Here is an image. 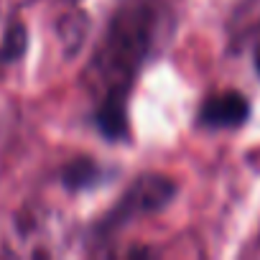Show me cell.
Returning a JSON list of instances; mask_svg holds the SVG:
<instances>
[{"label":"cell","instance_id":"3","mask_svg":"<svg viewBox=\"0 0 260 260\" xmlns=\"http://www.w3.org/2000/svg\"><path fill=\"white\" fill-rule=\"evenodd\" d=\"M250 112V105L245 100V94L240 92H222V94H212L202 112H199V122L207 127H235L240 122H245Z\"/></svg>","mask_w":260,"mask_h":260},{"label":"cell","instance_id":"2","mask_svg":"<svg viewBox=\"0 0 260 260\" xmlns=\"http://www.w3.org/2000/svg\"><path fill=\"white\" fill-rule=\"evenodd\" d=\"M174 191H176V186L166 176H143V179H138L133 186L125 191V197L97 222L94 242L100 237L107 240L120 227H125L127 222H133L138 214L143 217V214H153V212L164 209L171 202Z\"/></svg>","mask_w":260,"mask_h":260},{"label":"cell","instance_id":"1","mask_svg":"<svg viewBox=\"0 0 260 260\" xmlns=\"http://www.w3.org/2000/svg\"><path fill=\"white\" fill-rule=\"evenodd\" d=\"M171 26L174 16L164 0H125L110 18L87 69L94 120L105 136H125L133 84L171 36Z\"/></svg>","mask_w":260,"mask_h":260},{"label":"cell","instance_id":"4","mask_svg":"<svg viewBox=\"0 0 260 260\" xmlns=\"http://www.w3.org/2000/svg\"><path fill=\"white\" fill-rule=\"evenodd\" d=\"M23 46H26V31H23L21 23H13V26L6 31L3 44H0V61H11V59L21 56Z\"/></svg>","mask_w":260,"mask_h":260},{"label":"cell","instance_id":"5","mask_svg":"<svg viewBox=\"0 0 260 260\" xmlns=\"http://www.w3.org/2000/svg\"><path fill=\"white\" fill-rule=\"evenodd\" d=\"M252 61H255V72L260 74V44H257V49H255V56H252Z\"/></svg>","mask_w":260,"mask_h":260}]
</instances>
